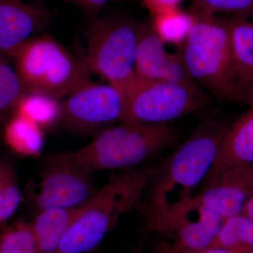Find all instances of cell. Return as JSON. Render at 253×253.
Wrapping results in <instances>:
<instances>
[{"label":"cell","mask_w":253,"mask_h":253,"mask_svg":"<svg viewBox=\"0 0 253 253\" xmlns=\"http://www.w3.org/2000/svg\"><path fill=\"white\" fill-rule=\"evenodd\" d=\"M229 126L217 113H210L185 140L156 163L141 203V231L192 197L191 192L209 174Z\"/></svg>","instance_id":"cell-1"},{"label":"cell","mask_w":253,"mask_h":253,"mask_svg":"<svg viewBox=\"0 0 253 253\" xmlns=\"http://www.w3.org/2000/svg\"><path fill=\"white\" fill-rule=\"evenodd\" d=\"M179 134L168 124L122 123L100 131L77 151L56 157L82 172L131 169L148 163L175 144Z\"/></svg>","instance_id":"cell-2"},{"label":"cell","mask_w":253,"mask_h":253,"mask_svg":"<svg viewBox=\"0 0 253 253\" xmlns=\"http://www.w3.org/2000/svg\"><path fill=\"white\" fill-rule=\"evenodd\" d=\"M156 166L145 164L111 176L84 203L54 253H84L96 248L123 215L140 206Z\"/></svg>","instance_id":"cell-3"},{"label":"cell","mask_w":253,"mask_h":253,"mask_svg":"<svg viewBox=\"0 0 253 253\" xmlns=\"http://www.w3.org/2000/svg\"><path fill=\"white\" fill-rule=\"evenodd\" d=\"M194 24L181 51L190 77L217 99L230 101L234 79L229 20L191 12Z\"/></svg>","instance_id":"cell-4"},{"label":"cell","mask_w":253,"mask_h":253,"mask_svg":"<svg viewBox=\"0 0 253 253\" xmlns=\"http://www.w3.org/2000/svg\"><path fill=\"white\" fill-rule=\"evenodd\" d=\"M14 57L16 71L26 93L60 100L90 83V71L84 61L50 36L33 37Z\"/></svg>","instance_id":"cell-5"},{"label":"cell","mask_w":253,"mask_h":253,"mask_svg":"<svg viewBox=\"0 0 253 253\" xmlns=\"http://www.w3.org/2000/svg\"><path fill=\"white\" fill-rule=\"evenodd\" d=\"M141 24L127 18H93L86 31L84 63L90 72L118 89L123 98L135 84L136 53Z\"/></svg>","instance_id":"cell-6"},{"label":"cell","mask_w":253,"mask_h":253,"mask_svg":"<svg viewBox=\"0 0 253 253\" xmlns=\"http://www.w3.org/2000/svg\"><path fill=\"white\" fill-rule=\"evenodd\" d=\"M206 98L185 86L167 82L151 81L137 76L125 100L121 123L168 124L204 109Z\"/></svg>","instance_id":"cell-7"},{"label":"cell","mask_w":253,"mask_h":253,"mask_svg":"<svg viewBox=\"0 0 253 253\" xmlns=\"http://www.w3.org/2000/svg\"><path fill=\"white\" fill-rule=\"evenodd\" d=\"M223 220L196 196H192L141 232L146 235H159L170 239L172 242L168 243L181 249H204L212 244Z\"/></svg>","instance_id":"cell-8"},{"label":"cell","mask_w":253,"mask_h":253,"mask_svg":"<svg viewBox=\"0 0 253 253\" xmlns=\"http://www.w3.org/2000/svg\"><path fill=\"white\" fill-rule=\"evenodd\" d=\"M124 110V98L116 87L89 83L62 103L61 120L72 129L91 130L121 121Z\"/></svg>","instance_id":"cell-9"},{"label":"cell","mask_w":253,"mask_h":253,"mask_svg":"<svg viewBox=\"0 0 253 253\" xmlns=\"http://www.w3.org/2000/svg\"><path fill=\"white\" fill-rule=\"evenodd\" d=\"M137 76L151 81L167 82L185 86L205 97L204 90L190 77L181 52L169 54L152 26L141 24L136 53Z\"/></svg>","instance_id":"cell-10"},{"label":"cell","mask_w":253,"mask_h":253,"mask_svg":"<svg viewBox=\"0 0 253 253\" xmlns=\"http://www.w3.org/2000/svg\"><path fill=\"white\" fill-rule=\"evenodd\" d=\"M91 174L82 172L56 157L44 162L41 189L36 198L38 211L82 206L94 196Z\"/></svg>","instance_id":"cell-11"},{"label":"cell","mask_w":253,"mask_h":253,"mask_svg":"<svg viewBox=\"0 0 253 253\" xmlns=\"http://www.w3.org/2000/svg\"><path fill=\"white\" fill-rule=\"evenodd\" d=\"M253 194V164L236 166L221 172L196 196L223 219L244 213Z\"/></svg>","instance_id":"cell-12"},{"label":"cell","mask_w":253,"mask_h":253,"mask_svg":"<svg viewBox=\"0 0 253 253\" xmlns=\"http://www.w3.org/2000/svg\"><path fill=\"white\" fill-rule=\"evenodd\" d=\"M49 19V13L36 5L21 0H0V51L14 56Z\"/></svg>","instance_id":"cell-13"},{"label":"cell","mask_w":253,"mask_h":253,"mask_svg":"<svg viewBox=\"0 0 253 253\" xmlns=\"http://www.w3.org/2000/svg\"><path fill=\"white\" fill-rule=\"evenodd\" d=\"M230 25L234 79L231 101L253 104V17H232Z\"/></svg>","instance_id":"cell-14"},{"label":"cell","mask_w":253,"mask_h":253,"mask_svg":"<svg viewBox=\"0 0 253 253\" xmlns=\"http://www.w3.org/2000/svg\"><path fill=\"white\" fill-rule=\"evenodd\" d=\"M253 164V104L232 126L221 141L212 167L206 176L202 189L215 180L229 168Z\"/></svg>","instance_id":"cell-15"},{"label":"cell","mask_w":253,"mask_h":253,"mask_svg":"<svg viewBox=\"0 0 253 253\" xmlns=\"http://www.w3.org/2000/svg\"><path fill=\"white\" fill-rule=\"evenodd\" d=\"M84 209L78 207L56 208L40 211L31 224L40 253H54L66 234Z\"/></svg>","instance_id":"cell-16"},{"label":"cell","mask_w":253,"mask_h":253,"mask_svg":"<svg viewBox=\"0 0 253 253\" xmlns=\"http://www.w3.org/2000/svg\"><path fill=\"white\" fill-rule=\"evenodd\" d=\"M210 247L233 253H253V222L244 213L226 218Z\"/></svg>","instance_id":"cell-17"},{"label":"cell","mask_w":253,"mask_h":253,"mask_svg":"<svg viewBox=\"0 0 253 253\" xmlns=\"http://www.w3.org/2000/svg\"><path fill=\"white\" fill-rule=\"evenodd\" d=\"M16 115L29 120L41 127L51 126L61 120L62 103L42 94L26 93L16 104Z\"/></svg>","instance_id":"cell-18"},{"label":"cell","mask_w":253,"mask_h":253,"mask_svg":"<svg viewBox=\"0 0 253 253\" xmlns=\"http://www.w3.org/2000/svg\"><path fill=\"white\" fill-rule=\"evenodd\" d=\"M4 137L11 149L25 156L39 154L44 146L41 126L17 115L6 126Z\"/></svg>","instance_id":"cell-19"},{"label":"cell","mask_w":253,"mask_h":253,"mask_svg":"<svg viewBox=\"0 0 253 253\" xmlns=\"http://www.w3.org/2000/svg\"><path fill=\"white\" fill-rule=\"evenodd\" d=\"M153 17L151 26L161 39L179 46L184 44L194 21L189 11L185 12L179 8Z\"/></svg>","instance_id":"cell-20"},{"label":"cell","mask_w":253,"mask_h":253,"mask_svg":"<svg viewBox=\"0 0 253 253\" xmlns=\"http://www.w3.org/2000/svg\"><path fill=\"white\" fill-rule=\"evenodd\" d=\"M191 12L232 15V17H253V0H191Z\"/></svg>","instance_id":"cell-21"},{"label":"cell","mask_w":253,"mask_h":253,"mask_svg":"<svg viewBox=\"0 0 253 253\" xmlns=\"http://www.w3.org/2000/svg\"><path fill=\"white\" fill-rule=\"evenodd\" d=\"M0 253H40L31 224H21L0 238Z\"/></svg>","instance_id":"cell-22"},{"label":"cell","mask_w":253,"mask_h":253,"mask_svg":"<svg viewBox=\"0 0 253 253\" xmlns=\"http://www.w3.org/2000/svg\"><path fill=\"white\" fill-rule=\"evenodd\" d=\"M26 94L17 73L0 57V114L16 106Z\"/></svg>","instance_id":"cell-23"},{"label":"cell","mask_w":253,"mask_h":253,"mask_svg":"<svg viewBox=\"0 0 253 253\" xmlns=\"http://www.w3.org/2000/svg\"><path fill=\"white\" fill-rule=\"evenodd\" d=\"M21 195L12 171L0 164V223L9 219L16 211Z\"/></svg>","instance_id":"cell-24"},{"label":"cell","mask_w":253,"mask_h":253,"mask_svg":"<svg viewBox=\"0 0 253 253\" xmlns=\"http://www.w3.org/2000/svg\"><path fill=\"white\" fill-rule=\"evenodd\" d=\"M155 249L162 253H233L230 251L215 247H208L200 250L181 249L163 240L157 241V244Z\"/></svg>","instance_id":"cell-25"},{"label":"cell","mask_w":253,"mask_h":253,"mask_svg":"<svg viewBox=\"0 0 253 253\" xmlns=\"http://www.w3.org/2000/svg\"><path fill=\"white\" fill-rule=\"evenodd\" d=\"M144 6L153 16L179 9L183 0H142Z\"/></svg>","instance_id":"cell-26"},{"label":"cell","mask_w":253,"mask_h":253,"mask_svg":"<svg viewBox=\"0 0 253 253\" xmlns=\"http://www.w3.org/2000/svg\"><path fill=\"white\" fill-rule=\"evenodd\" d=\"M91 14H97L109 0H68Z\"/></svg>","instance_id":"cell-27"},{"label":"cell","mask_w":253,"mask_h":253,"mask_svg":"<svg viewBox=\"0 0 253 253\" xmlns=\"http://www.w3.org/2000/svg\"><path fill=\"white\" fill-rule=\"evenodd\" d=\"M244 214L247 216L253 222V194L245 206Z\"/></svg>","instance_id":"cell-28"},{"label":"cell","mask_w":253,"mask_h":253,"mask_svg":"<svg viewBox=\"0 0 253 253\" xmlns=\"http://www.w3.org/2000/svg\"><path fill=\"white\" fill-rule=\"evenodd\" d=\"M131 253H162L158 251V250L154 249L151 250V251H145L144 249H141V248H138L135 251H133Z\"/></svg>","instance_id":"cell-29"},{"label":"cell","mask_w":253,"mask_h":253,"mask_svg":"<svg viewBox=\"0 0 253 253\" xmlns=\"http://www.w3.org/2000/svg\"><path fill=\"white\" fill-rule=\"evenodd\" d=\"M113 1H118V0H113Z\"/></svg>","instance_id":"cell-30"}]
</instances>
